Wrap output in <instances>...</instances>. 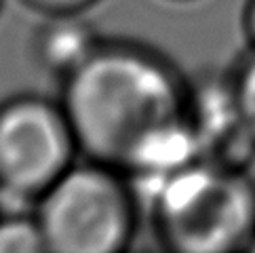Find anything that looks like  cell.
<instances>
[{"label":"cell","instance_id":"6da1fadb","mask_svg":"<svg viewBox=\"0 0 255 253\" xmlns=\"http://www.w3.org/2000/svg\"><path fill=\"white\" fill-rule=\"evenodd\" d=\"M59 99L83 156L118 169L145 135L188 112V87L165 57L112 38L61 80Z\"/></svg>","mask_w":255,"mask_h":253},{"label":"cell","instance_id":"7a4b0ae2","mask_svg":"<svg viewBox=\"0 0 255 253\" xmlns=\"http://www.w3.org/2000/svg\"><path fill=\"white\" fill-rule=\"evenodd\" d=\"M148 203L160 237L179 251H232L255 234V188L222 162L196 160L175 171Z\"/></svg>","mask_w":255,"mask_h":253},{"label":"cell","instance_id":"3957f363","mask_svg":"<svg viewBox=\"0 0 255 253\" xmlns=\"http://www.w3.org/2000/svg\"><path fill=\"white\" fill-rule=\"evenodd\" d=\"M139 198L123 169L83 156L36 205L51 253H121L137 230Z\"/></svg>","mask_w":255,"mask_h":253},{"label":"cell","instance_id":"277c9868","mask_svg":"<svg viewBox=\"0 0 255 253\" xmlns=\"http://www.w3.org/2000/svg\"><path fill=\"white\" fill-rule=\"evenodd\" d=\"M83 156L61 99H0V213L36 211L40 196Z\"/></svg>","mask_w":255,"mask_h":253},{"label":"cell","instance_id":"5b68a950","mask_svg":"<svg viewBox=\"0 0 255 253\" xmlns=\"http://www.w3.org/2000/svg\"><path fill=\"white\" fill-rule=\"evenodd\" d=\"M104 36L80 15H51L32 34V59L59 83L93 55Z\"/></svg>","mask_w":255,"mask_h":253},{"label":"cell","instance_id":"8992f818","mask_svg":"<svg viewBox=\"0 0 255 253\" xmlns=\"http://www.w3.org/2000/svg\"><path fill=\"white\" fill-rule=\"evenodd\" d=\"M47 239L36 211L0 213V253H44Z\"/></svg>","mask_w":255,"mask_h":253},{"label":"cell","instance_id":"52a82bcc","mask_svg":"<svg viewBox=\"0 0 255 253\" xmlns=\"http://www.w3.org/2000/svg\"><path fill=\"white\" fill-rule=\"evenodd\" d=\"M232 85H234L236 102H239L243 121L255 139V53L243 66V70L239 72V76H236Z\"/></svg>","mask_w":255,"mask_h":253},{"label":"cell","instance_id":"ba28073f","mask_svg":"<svg viewBox=\"0 0 255 253\" xmlns=\"http://www.w3.org/2000/svg\"><path fill=\"white\" fill-rule=\"evenodd\" d=\"M34 11L42 15H83L87 8L97 4L99 0H21Z\"/></svg>","mask_w":255,"mask_h":253},{"label":"cell","instance_id":"9c48e42d","mask_svg":"<svg viewBox=\"0 0 255 253\" xmlns=\"http://www.w3.org/2000/svg\"><path fill=\"white\" fill-rule=\"evenodd\" d=\"M247 32H249V36H251V40H253V44H255V0H249V6H247Z\"/></svg>","mask_w":255,"mask_h":253},{"label":"cell","instance_id":"30bf717a","mask_svg":"<svg viewBox=\"0 0 255 253\" xmlns=\"http://www.w3.org/2000/svg\"><path fill=\"white\" fill-rule=\"evenodd\" d=\"M247 249H251V251H255V234H253V239L249 241V245H247Z\"/></svg>","mask_w":255,"mask_h":253},{"label":"cell","instance_id":"8fae6325","mask_svg":"<svg viewBox=\"0 0 255 253\" xmlns=\"http://www.w3.org/2000/svg\"><path fill=\"white\" fill-rule=\"evenodd\" d=\"M2 6H4V0H0V13H2Z\"/></svg>","mask_w":255,"mask_h":253}]
</instances>
